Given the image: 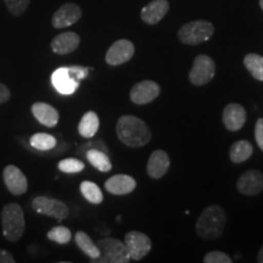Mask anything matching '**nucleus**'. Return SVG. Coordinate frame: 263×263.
<instances>
[{"label": "nucleus", "mask_w": 263, "mask_h": 263, "mask_svg": "<svg viewBox=\"0 0 263 263\" xmlns=\"http://www.w3.org/2000/svg\"><path fill=\"white\" fill-rule=\"evenodd\" d=\"M51 83L59 93L64 95L73 94L80 87V82L71 77L67 67H60L55 70L51 74Z\"/></svg>", "instance_id": "obj_17"}, {"label": "nucleus", "mask_w": 263, "mask_h": 263, "mask_svg": "<svg viewBox=\"0 0 263 263\" xmlns=\"http://www.w3.org/2000/svg\"><path fill=\"white\" fill-rule=\"evenodd\" d=\"M205 263H232L233 259L222 251H212L205 255L203 257Z\"/></svg>", "instance_id": "obj_31"}, {"label": "nucleus", "mask_w": 263, "mask_h": 263, "mask_svg": "<svg viewBox=\"0 0 263 263\" xmlns=\"http://www.w3.org/2000/svg\"><path fill=\"white\" fill-rule=\"evenodd\" d=\"M31 110L35 120L41 124H43V126L52 128L59 123L60 115H59V111L57 108L51 106V105L38 101V103H34L32 105Z\"/></svg>", "instance_id": "obj_19"}, {"label": "nucleus", "mask_w": 263, "mask_h": 263, "mask_svg": "<svg viewBox=\"0 0 263 263\" xmlns=\"http://www.w3.org/2000/svg\"><path fill=\"white\" fill-rule=\"evenodd\" d=\"M32 207L38 213L49 216L60 222L67 218L68 213H70V210H68V206L66 203L60 201V200L48 196L34 197L32 201Z\"/></svg>", "instance_id": "obj_7"}, {"label": "nucleus", "mask_w": 263, "mask_h": 263, "mask_svg": "<svg viewBox=\"0 0 263 263\" xmlns=\"http://www.w3.org/2000/svg\"><path fill=\"white\" fill-rule=\"evenodd\" d=\"M85 157L89 161V163L94 168H97L100 172H110L112 170V163H111L110 159L104 151L98 149H90L87 151Z\"/></svg>", "instance_id": "obj_23"}, {"label": "nucleus", "mask_w": 263, "mask_h": 263, "mask_svg": "<svg viewBox=\"0 0 263 263\" xmlns=\"http://www.w3.org/2000/svg\"><path fill=\"white\" fill-rule=\"evenodd\" d=\"M3 178H4L6 188L12 195L18 196L27 192V178H26L24 172L14 164H9V166L5 167L4 171H3Z\"/></svg>", "instance_id": "obj_10"}, {"label": "nucleus", "mask_w": 263, "mask_h": 263, "mask_svg": "<svg viewBox=\"0 0 263 263\" xmlns=\"http://www.w3.org/2000/svg\"><path fill=\"white\" fill-rule=\"evenodd\" d=\"M137 182L127 174H116L105 182V189L114 195H127L136 189Z\"/></svg>", "instance_id": "obj_20"}, {"label": "nucleus", "mask_w": 263, "mask_h": 263, "mask_svg": "<svg viewBox=\"0 0 263 263\" xmlns=\"http://www.w3.org/2000/svg\"><path fill=\"white\" fill-rule=\"evenodd\" d=\"M259 6H261V9L263 10V0H259Z\"/></svg>", "instance_id": "obj_37"}, {"label": "nucleus", "mask_w": 263, "mask_h": 263, "mask_svg": "<svg viewBox=\"0 0 263 263\" xmlns=\"http://www.w3.org/2000/svg\"><path fill=\"white\" fill-rule=\"evenodd\" d=\"M99 126H100V121H99L98 115L94 111H88L81 118L80 124H78V132L82 137L89 139L97 134Z\"/></svg>", "instance_id": "obj_21"}, {"label": "nucleus", "mask_w": 263, "mask_h": 263, "mask_svg": "<svg viewBox=\"0 0 263 263\" xmlns=\"http://www.w3.org/2000/svg\"><path fill=\"white\" fill-rule=\"evenodd\" d=\"M15 258L11 252L6 251L4 249H0V263H14Z\"/></svg>", "instance_id": "obj_35"}, {"label": "nucleus", "mask_w": 263, "mask_h": 263, "mask_svg": "<svg viewBox=\"0 0 263 263\" xmlns=\"http://www.w3.org/2000/svg\"><path fill=\"white\" fill-rule=\"evenodd\" d=\"M244 65L255 80L263 81V57L254 52L248 54L244 58Z\"/></svg>", "instance_id": "obj_26"}, {"label": "nucleus", "mask_w": 263, "mask_h": 263, "mask_svg": "<svg viewBox=\"0 0 263 263\" xmlns=\"http://www.w3.org/2000/svg\"><path fill=\"white\" fill-rule=\"evenodd\" d=\"M236 188L242 195H258L263 190V174L256 170H250L242 173L236 183Z\"/></svg>", "instance_id": "obj_13"}, {"label": "nucleus", "mask_w": 263, "mask_h": 263, "mask_svg": "<svg viewBox=\"0 0 263 263\" xmlns=\"http://www.w3.org/2000/svg\"><path fill=\"white\" fill-rule=\"evenodd\" d=\"M215 27L211 22L197 20L185 24L178 31V38L183 44L197 45L207 42L213 35Z\"/></svg>", "instance_id": "obj_5"}, {"label": "nucleus", "mask_w": 263, "mask_h": 263, "mask_svg": "<svg viewBox=\"0 0 263 263\" xmlns=\"http://www.w3.org/2000/svg\"><path fill=\"white\" fill-rule=\"evenodd\" d=\"M3 224V233L11 242H16L24 235L26 229L25 213L18 203L11 202L3 207L0 213Z\"/></svg>", "instance_id": "obj_3"}, {"label": "nucleus", "mask_w": 263, "mask_h": 263, "mask_svg": "<svg viewBox=\"0 0 263 263\" xmlns=\"http://www.w3.org/2000/svg\"><path fill=\"white\" fill-rule=\"evenodd\" d=\"M74 240L78 248H80L88 257H90L91 261L100 256V251H99L98 245L94 244L93 240L90 239V236L88 235L87 233L77 232L74 235Z\"/></svg>", "instance_id": "obj_24"}, {"label": "nucleus", "mask_w": 263, "mask_h": 263, "mask_svg": "<svg viewBox=\"0 0 263 263\" xmlns=\"http://www.w3.org/2000/svg\"><path fill=\"white\" fill-rule=\"evenodd\" d=\"M134 51L136 49H134L133 43L127 39H120L108 48L106 55H105V60L111 66L123 65L133 58Z\"/></svg>", "instance_id": "obj_9"}, {"label": "nucleus", "mask_w": 263, "mask_h": 263, "mask_svg": "<svg viewBox=\"0 0 263 263\" xmlns=\"http://www.w3.org/2000/svg\"><path fill=\"white\" fill-rule=\"evenodd\" d=\"M57 143L58 141L55 139V137L47 133H37L32 136L31 139H29L31 146L39 151H48L54 149L57 146Z\"/></svg>", "instance_id": "obj_27"}, {"label": "nucleus", "mask_w": 263, "mask_h": 263, "mask_svg": "<svg viewBox=\"0 0 263 263\" xmlns=\"http://www.w3.org/2000/svg\"><path fill=\"white\" fill-rule=\"evenodd\" d=\"M84 163L78 159H64L58 164V168L64 173H80L84 170Z\"/></svg>", "instance_id": "obj_29"}, {"label": "nucleus", "mask_w": 263, "mask_h": 263, "mask_svg": "<svg viewBox=\"0 0 263 263\" xmlns=\"http://www.w3.org/2000/svg\"><path fill=\"white\" fill-rule=\"evenodd\" d=\"M10 97H11V93H10L9 88L5 84L0 83V105L9 101Z\"/></svg>", "instance_id": "obj_34"}, {"label": "nucleus", "mask_w": 263, "mask_h": 263, "mask_svg": "<svg viewBox=\"0 0 263 263\" xmlns=\"http://www.w3.org/2000/svg\"><path fill=\"white\" fill-rule=\"evenodd\" d=\"M81 17L82 9L80 6L73 4V3H66L61 8H59L58 11L52 16L51 24L54 28H66L80 21Z\"/></svg>", "instance_id": "obj_12"}, {"label": "nucleus", "mask_w": 263, "mask_h": 263, "mask_svg": "<svg viewBox=\"0 0 263 263\" xmlns=\"http://www.w3.org/2000/svg\"><path fill=\"white\" fill-rule=\"evenodd\" d=\"M257 262H258V263H263V246H262L261 250H259V252H258Z\"/></svg>", "instance_id": "obj_36"}, {"label": "nucleus", "mask_w": 263, "mask_h": 263, "mask_svg": "<svg viewBox=\"0 0 263 263\" xmlns=\"http://www.w3.org/2000/svg\"><path fill=\"white\" fill-rule=\"evenodd\" d=\"M170 156L166 151L163 150H155L151 154L147 161L146 171L149 177L153 179H160L162 178L164 174L167 173V171L170 168Z\"/></svg>", "instance_id": "obj_15"}, {"label": "nucleus", "mask_w": 263, "mask_h": 263, "mask_svg": "<svg viewBox=\"0 0 263 263\" xmlns=\"http://www.w3.org/2000/svg\"><path fill=\"white\" fill-rule=\"evenodd\" d=\"M48 239L51 240V241L58 242V244H67V242L71 241L72 234H71V230L68 228H66L64 226H58L51 228L48 232Z\"/></svg>", "instance_id": "obj_28"}, {"label": "nucleus", "mask_w": 263, "mask_h": 263, "mask_svg": "<svg viewBox=\"0 0 263 263\" xmlns=\"http://www.w3.org/2000/svg\"><path fill=\"white\" fill-rule=\"evenodd\" d=\"M254 153V146L248 140L235 141L229 150V157L232 162L241 163L249 160Z\"/></svg>", "instance_id": "obj_22"}, {"label": "nucleus", "mask_w": 263, "mask_h": 263, "mask_svg": "<svg viewBox=\"0 0 263 263\" xmlns=\"http://www.w3.org/2000/svg\"><path fill=\"white\" fill-rule=\"evenodd\" d=\"M81 38L74 32H64L52 39L50 43L51 50L55 54L66 55L73 52L76 49L80 47Z\"/></svg>", "instance_id": "obj_16"}, {"label": "nucleus", "mask_w": 263, "mask_h": 263, "mask_svg": "<svg viewBox=\"0 0 263 263\" xmlns=\"http://www.w3.org/2000/svg\"><path fill=\"white\" fill-rule=\"evenodd\" d=\"M255 138L256 143L259 146V149L263 151V118H258L255 126Z\"/></svg>", "instance_id": "obj_33"}, {"label": "nucleus", "mask_w": 263, "mask_h": 263, "mask_svg": "<svg viewBox=\"0 0 263 263\" xmlns=\"http://www.w3.org/2000/svg\"><path fill=\"white\" fill-rule=\"evenodd\" d=\"M116 134L120 141L129 147H141L151 140V132L147 124L140 118L130 115L118 118Z\"/></svg>", "instance_id": "obj_1"}, {"label": "nucleus", "mask_w": 263, "mask_h": 263, "mask_svg": "<svg viewBox=\"0 0 263 263\" xmlns=\"http://www.w3.org/2000/svg\"><path fill=\"white\" fill-rule=\"evenodd\" d=\"M227 224L224 210L218 205H211L203 210L196 222V233L201 239L215 240L222 235Z\"/></svg>", "instance_id": "obj_2"}, {"label": "nucleus", "mask_w": 263, "mask_h": 263, "mask_svg": "<svg viewBox=\"0 0 263 263\" xmlns=\"http://www.w3.org/2000/svg\"><path fill=\"white\" fill-rule=\"evenodd\" d=\"M4 3L10 14L14 16H20L27 10L31 0H4Z\"/></svg>", "instance_id": "obj_30"}, {"label": "nucleus", "mask_w": 263, "mask_h": 263, "mask_svg": "<svg viewBox=\"0 0 263 263\" xmlns=\"http://www.w3.org/2000/svg\"><path fill=\"white\" fill-rule=\"evenodd\" d=\"M170 10L167 0H153L141 9L140 17L147 25H156L166 16Z\"/></svg>", "instance_id": "obj_18"}, {"label": "nucleus", "mask_w": 263, "mask_h": 263, "mask_svg": "<svg viewBox=\"0 0 263 263\" xmlns=\"http://www.w3.org/2000/svg\"><path fill=\"white\" fill-rule=\"evenodd\" d=\"M100 256L91 262L98 263H128L130 261L129 252L124 242L115 238H104L98 240Z\"/></svg>", "instance_id": "obj_4"}, {"label": "nucleus", "mask_w": 263, "mask_h": 263, "mask_svg": "<svg viewBox=\"0 0 263 263\" xmlns=\"http://www.w3.org/2000/svg\"><path fill=\"white\" fill-rule=\"evenodd\" d=\"M216 74V64L211 58L207 55H197L194 59L193 67L190 70L189 80L192 84L197 85H205L212 81V78Z\"/></svg>", "instance_id": "obj_6"}, {"label": "nucleus", "mask_w": 263, "mask_h": 263, "mask_svg": "<svg viewBox=\"0 0 263 263\" xmlns=\"http://www.w3.org/2000/svg\"><path fill=\"white\" fill-rule=\"evenodd\" d=\"M124 244H126L130 259L140 261L149 254L151 250V240L149 236L137 230H130L124 236Z\"/></svg>", "instance_id": "obj_8"}, {"label": "nucleus", "mask_w": 263, "mask_h": 263, "mask_svg": "<svg viewBox=\"0 0 263 263\" xmlns=\"http://www.w3.org/2000/svg\"><path fill=\"white\" fill-rule=\"evenodd\" d=\"M160 85L154 81H141L132 88L130 100L137 105H145L154 101L160 95Z\"/></svg>", "instance_id": "obj_11"}, {"label": "nucleus", "mask_w": 263, "mask_h": 263, "mask_svg": "<svg viewBox=\"0 0 263 263\" xmlns=\"http://www.w3.org/2000/svg\"><path fill=\"white\" fill-rule=\"evenodd\" d=\"M222 121L224 127L230 132L241 129L246 122V110L240 104H228L223 108Z\"/></svg>", "instance_id": "obj_14"}, {"label": "nucleus", "mask_w": 263, "mask_h": 263, "mask_svg": "<svg viewBox=\"0 0 263 263\" xmlns=\"http://www.w3.org/2000/svg\"><path fill=\"white\" fill-rule=\"evenodd\" d=\"M81 193L82 195L84 196V199L90 203H94V205H99V203L103 202L104 195L101 193V190L97 184L90 182V180H84V182L81 183Z\"/></svg>", "instance_id": "obj_25"}, {"label": "nucleus", "mask_w": 263, "mask_h": 263, "mask_svg": "<svg viewBox=\"0 0 263 263\" xmlns=\"http://www.w3.org/2000/svg\"><path fill=\"white\" fill-rule=\"evenodd\" d=\"M67 70L72 78H74L76 81L80 82L82 80H84V78L89 74V71L91 68L83 67V66H70V67H67Z\"/></svg>", "instance_id": "obj_32"}]
</instances>
